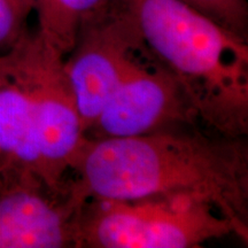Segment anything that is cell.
Here are the masks:
<instances>
[{
    "label": "cell",
    "instance_id": "6da1fadb",
    "mask_svg": "<svg viewBox=\"0 0 248 248\" xmlns=\"http://www.w3.org/2000/svg\"><path fill=\"white\" fill-rule=\"evenodd\" d=\"M88 199L187 197L210 204L248 244V144L201 126L130 138L85 139L69 175Z\"/></svg>",
    "mask_w": 248,
    "mask_h": 248
},
{
    "label": "cell",
    "instance_id": "7a4b0ae2",
    "mask_svg": "<svg viewBox=\"0 0 248 248\" xmlns=\"http://www.w3.org/2000/svg\"><path fill=\"white\" fill-rule=\"evenodd\" d=\"M207 131L248 135V39L182 0H117Z\"/></svg>",
    "mask_w": 248,
    "mask_h": 248
},
{
    "label": "cell",
    "instance_id": "3957f363",
    "mask_svg": "<svg viewBox=\"0 0 248 248\" xmlns=\"http://www.w3.org/2000/svg\"><path fill=\"white\" fill-rule=\"evenodd\" d=\"M235 235L214 207L187 197L88 199L75 219L74 248H197Z\"/></svg>",
    "mask_w": 248,
    "mask_h": 248
},
{
    "label": "cell",
    "instance_id": "277c9868",
    "mask_svg": "<svg viewBox=\"0 0 248 248\" xmlns=\"http://www.w3.org/2000/svg\"><path fill=\"white\" fill-rule=\"evenodd\" d=\"M59 52L37 28H29L0 54V69L22 89L36 123L46 182L62 188L85 140L73 86Z\"/></svg>",
    "mask_w": 248,
    "mask_h": 248
},
{
    "label": "cell",
    "instance_id": "5b68a950",
    "mask_svg": "<svg viewBox=\"0 0 248 248\" xmlns=\"http://www.w3.org/2000/svg\"><path fill=\"white\" fill-rule=\"evenodd\" d=\"M183 126L200 125L181 86L142 43L85 139L139 137Z\"/></svg>",
    "mask_w": 248,
    "mask_h": 248
},
{
    "label": "cell",
    "instance_id": "8992f818",
    "mask_svg": "<svg viewBox=\"0 0 248 248\" xmlns=\"http://www.w3.org/2000/svg\"><path fill=\"white\" fill-rule=\"evenodd\" d=\"M82 203L69 182L57 188L35 172L0 163V248H74Z\"/></svg>",
    "mask_w": 248,
    "mask_h": 248
},
{
    "label": "cell",
    "instance_id": "52a82bcc",
    "mask_svg": "<svg viewBox=\"0 0 248 248\" xmlns=\"http://www.w3.org/2000/svg\"><path fill=\"white\" fill-rule=\"evenodd\" d=\"M142 47L137 29L116 2L108 13L80 31L64 58L85 132L128 71Z\"/></svg>",
    "mask_w": 248,
    "mask_h": 248
},
{
    "label": "cell",
    "instance_id": "ba28073f",
    "mask_svg": "<svg viewBox=\"0 0 248 248\" xmlns=\"http://www.w3.org/2000/svg\"><path fill=\"white\" fill-rule=\"evenodd\" d=\"M0 163L35 172L45 179L36 123L30 104L22 89L1 69Z\"/></svg>",
    "mask_w": 248,
    "mask_h": 248
},
{
    "label": "cell",
    "instance_id": "9c48e42d",
    "mask_svg": "<svg viewBox=\"0 0 248 248\" xmlns=\"http://www.w3.org/2000/svg\"><path fill=\"white\" fill-rule=\"evenodd\" d=\"M116 0H31L37 30L61 52L70 53L80 31L113 7Z\"/></svg>",
    "mask_w": 248,
    "mask_h": 248
},
{
    "label": "cell",
    "instance_id": "30bf717a",
    "mask_svg": "<svg viewBox=\"0 0 248 248\" xmlns=\"http://www.w3.org/2000/svg\"><path fill=\"white\" fill-rule=\"evenodd\" d=\"M217 23L248 39L247 0H182Z\"/></svg>",
    "mask_w": 248,
    "mask_h": 248
},
{
    "label": "cell",
    "instance_id": "8fae6325",
    "mask_svg": "<svg viewBox=\"0 0 248 248\" xmlns=\"http://www.w3.org/2000/svg\"><path fill=\"white\" fill-rule=\"evenodd\" d=\"M31 15V0H0V54L11 48L29 29Z\"/></svg>",
    "mask_w": 248,
    "mask_h": 248
}]
</instances>
